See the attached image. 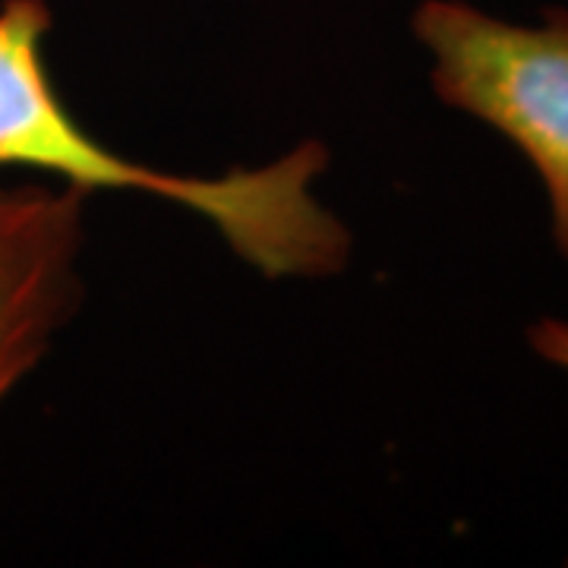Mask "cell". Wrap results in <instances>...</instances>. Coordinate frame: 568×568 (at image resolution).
Masks as SVG:
<instances>
[{"label":"cell","mask_w":568,"mask_h":568,"mask_svg":"<svg viewBox=\"0 0 568 568\" xmlns=\"http://www.w3.org/2000/svg\"><path fill=\"white\" fill-rule=\"evenodd\" d=\"M528 338L540 357H547L552 364L568 369V323H562V320H544V323H537L530 328Z\"/></svg>","instance_id":"cell-4"},{"label":"cell","mask_w":568,"mask_h":568,"mask_svg":"<svg viewBox=\"0 0 568 568\" xmlns=\"http://www.w3.org/2000/svg\"><path fill=\"white\" fill-rule=\"evenodd\" d=\"M85 193L73 183L0 186V402L80 306Z\"/></svg>","instance_id":"cell-3"},{"label":"cell","mask_w":568,"mask_h":568,"mask_svg":"<svg viewBox=\"0 0 568 568\" xmlns=\"http://www.w3.org/2000/svg\"><path fill=\"white\" fill-rule=\"evenodd\" d=\"M51 13L44 0H7L0 7V171L32 168L80 190H142L171 203L196 193L193 178L152 171L89 136L44 67Z\"/></svg>","instance_id":"cell-2"},{"label":"cell","mask_w":568,"mask_h":568,"mask_svg":"<svg viewBox=\"0 0 568 568\" xmlns=\"http://www.w3.org/2000/svg\"><path fill=\"white\" fill-rule=\"evenodd\" d=\"M414 36L433 54L436 95L499 130L537 168L568 260V10L515 26L462 0H426Z\"/></svg>","instance_id":"cell-1"}]
</instances>
